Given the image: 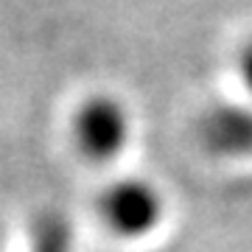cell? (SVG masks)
Returning <instances> with one entry per match:
<instances>
[{"instance_id": "1", "label": "cell", "mask_w": 252, "mask_h": 252, "mask_svg": "<svg viewBox=\"0 0 252 252\" xmlns=\"http://www.w3.org/2000/svg\"><path fill=\"white\" fill-rule=\"evenodd\" d=\"M93 213L104 233L118 244H146L168 221V196L149 177L118 174L98 188Z\"/></svg>"}, {"instance_id": "2", "label": "cell", "mask_w": 252, "mask_h": 252, "mask_svg": "<svg viewBox=\"0 0 252 252\" xmlns=\"http://www.w3.org/2000/svg\"><path fill=\"white\" fill-rule=\"evenodd\" d=\"M132 137L135 115L118 93H84L67 115L70 149L90 168H109L121 162L132 146Z\"/></svg>"}, {"instance_id": "3", "label": "cell", "mask_w": 252, "mask_h": 252, "mask_svg": "<svg viewBox=\"0 0 252 252\" xmlns=\"http://www.w3.org/2000/svg\"><path fill=\"white\" fill-rule=\"evenodd\" d=\"M196 143L210 160H252V104L244 98H224L205 107L196 121Z\"/></svg>"}, {"instance_id": "4", "label": "cell", "mask_w": 252, "mask_h": 252, "mask_svg": "<svg viewBox=\"0 0 252 252\" xmlns=\"http://www.w3.org/2000/svg\"><path fill=\"white\" fill-rule=\"evenodd\" d=\"M26 252H76L70 224L59 216L36 219L34 230L28 235V250Z\"/></svg>"}, {"instance_id": "5", "label": "cell", "mask_w": 252, "mask_h": 252, "mask_svg": "<svg viewBox=\"0 0 252 252\" xmlns=\"http://www.w3.org/2000/svg\"><path fill=\"white\" fill-rule=\"evenodd\" d=\"M233 67H235V81L241 87V98L252 104V36L235 51Z\"/></svg>"}]
</instances>
